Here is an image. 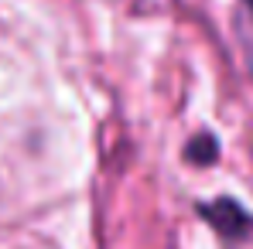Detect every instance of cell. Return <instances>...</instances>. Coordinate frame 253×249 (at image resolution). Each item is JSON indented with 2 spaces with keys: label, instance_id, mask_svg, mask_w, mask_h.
Segmentation results:
<instances>
[{
  "label": "cell",
  "instance_id": "1",
  "mask_svg": "<svg viewBox=\"0 0 253 249\" xmlns=\"http://www.w3.org/2000/svg\"><path fill=\"white\" fill-rule=\"evenodd\" d=\"M195 215L209 225L222 243H243L253 232V212L243 208L236 198H229V195H219L212 202H199L195 205Z\"/></svg>",
  "mask_w": 253,
  "mask_h": 249
},
{
  "label": "cell",
  "instance_id": "2",
  "mask_svg": "<svg viewBox=\"0 0 253 249\" xmlns=\"http://www.w3.org/2000/svg\"><path fill=\"white\" fill-rule=\"evenodd\" d=\"M219 154H222V143H219V137H215L212 130L192 133V137L185 140V147H181V161L192 164V167H212L219 161Z\"/></svg>",
  "mask_w": 253,
  "mask_h": 249
},
{
  "label": "cell",
  "instance_id": "3",
  "mask_svg": "<svg viewBox=\"0 0 253 249\" xmlns=\"http://www.w3.org/2000/svg\"><path fill=\"white\" fill-rule=\"evenodd\" d=\"M243 3V10H250V21H253V0H240Z\"/></svg>",
  "mask_w": 253,
  "mask_h": 249
}]
</instances>
